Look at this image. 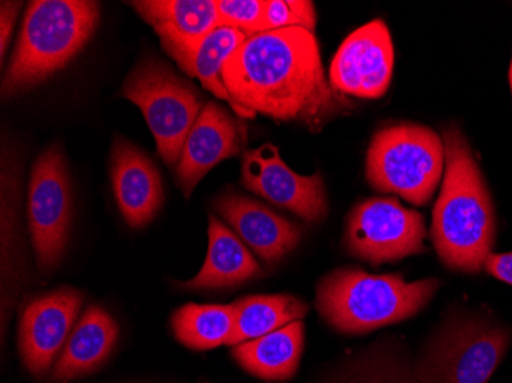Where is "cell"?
<instances>
[{
    "label": "cell",
    "instance_id": "ac0fdd59",
    "mask_svg": "<svg viewBox=\"0 0 512 383\" xmlns=\"http://www.w3.org/2000/svg\"><path fill=\"white\" fill-rule=\"evenodd\" d=\"M209 249L198 275L183 287L191 290L229 289L249 279L263 275L260 264L253 258L240 236L223 221L209 217Z\"/></svg>",
    "mask_w": 512,
    "mask_h": 383
},
{
    "label": "cell",
    "instance_id": "603a6c76",
    "mask_svg": "<svg viewBox=\"0 0 512 383\" xmlns=\"http://www.w3.org/2000/svg\"><path fill=\"white\" fill-rule=\"evenodd\" d=\"M338 383H419V380L396 357L375 353L352 365Z\"/></svg>",
    "mask_w": 512,
    "mask_h": 383
},
{
    "label": "cell",
    "instance_id": "4316f807",
    "mask_svg": "<svg viewBox=\"0 0 512 383\" xmlns=\"http://www.w3.org/2000/svg\"><path fill=\"white\" fill-rule=\"evenodd\" d=\"M486 272L499 281L512 285V252L491 253L485 261Z\"/></svg>",
    "mask_w": 512,
    "mask_h": 383
},
{
    "label": "cell",
    "instance_id": "3957f363",
    "mask_svg": "<svg viewBox=\"0 0 512 383\" xmlns=\"http://www.w3.org/2000/svg\"><path fill=\"white\" fill-rule=\"evenodd\" d=\"M99 22V2H30L2 82L5 97L28 91L65 68L94 36Z\"/></svg>",
    "mask_w": 512,
    "mask_h": 383
},
{
    "label": "cell",
    "instance_id": "52a82bcc",
    "mask_svg": "<svg viewBox=\"0 0 512 383\" xmlns=\"http://www.w3.org/2000/svg\"><path fill=\"white\" fill-rule=\"evenodd\" d=\"M511 334L480 318H453L417 364L419 383H488L508 350Z\"/></svg>",
    "mask_w": 512,
    "mask_h": 383
},
{
    "label": "cell",
    "instance_id": "e0dca14e",
    "mask_svg": "<svg viewBox=\"0 0 512 383\" xmlns=\"http://www.w3.org/2000/svg\"><path fill=\"white\" fill-rule=\"evenodd\" d=\"M119 339V325L108 311L91 305L74 327L53 370L56 382H69L102 367Z\"/></svg>",
    "mask_w": 512,
    "mask_h": 383
},
{
    "label": "cell",
    "instance_id": "cb8c5ba5",
    "mask_svg": "<svg viewBox=\"0 0 512 383\" xmlns=\"http://www.w3.org/2000/svg\"><path fill=\"white\" fill-rule=\"evenodd\" d=\"M286 28H304L315 31V5L309 0H267L260 31L286 30Z\"/></svg>",
    "mask_w": 512,
    "mask_h": 383
},
{
    "label": "cell",
    "instance_id": "484cf974",
    "mask_svg": "<svg viewBox=\"0 0 512 383\" xmlns=\"http://www.w3.org/2000/svg\"><path fill=\"white\" fill-rule=\"evenodd\" d=\"M20 8H22L20 2H2L0 5V53H2L0 57L2 59L7 54L8 42L13 34L14 23Z\"/></svg>",
    "mask_w": 512,
    "mask_h": 383
},
{
    "label": "cell",
    "instance_id": "8fae6325",
    "mask_svg": "<svg viewBox=\"0 0 512 383\" xmlns=\"http://www.w3.org/2000/svg\"><path fill=\"white\" fill-rule=\"evenodd\" d=\"M394 48L384 20H371L339 46L330 65V86L342 95L381 99L393 77Z\"/></svg>",
    "mask_w": 512,
    "mask_h": 383
},
{
    "label": "cell",
    "instance_id": "30bf717a",
    "mask_svg": "<svg viewBox=\"0 0 512 383\" xmlns=\"http://www.w3.org/2000/svg\"><path fill=\"white\" fill-rule=\"evenodd\" d=\"M241 181L253 194L309 223H319L329 212L321 175L296 174L284 163L278 148L270 143L243 155Z\"/></svg>",
    "mask_w": 512,
    "mask_h": 383
},
{
    "label": "cell",
    "instance_id": "ba28073f",
    "mask_svg": "<svg viewBox=\"0 0 512 383\" xmlns=\"http://www.w3.org/2000/svg\"><path fill=\"white\" fill-rule=\"evenodd\" d=\"M28 221L37 266L51 272L62 261L73 221V189L59 146L46 149L33 164Z\"/></svg>",
    "mask_w": 512,
    "mask_h": 383
},
{
    "label": "cell",
    "instance_id": "7402d4cb",
    "mask_svg": "<svg viewBox=\"0 0 512 383\" xmlns=\"http://www.w3.org/2000/svg\"><path fill=\"white\" fill-rule=\"evenodd\" d=\"M247 37L249 36L243 31L218 25L201 40L197 50L192 54L188 69L184 71L189 77L200 80L203 88L211 91L215 97L229 103L234 111V100L223 82V68L229 57L243 45Z\"/></svg>",
    "mask_w": 512,
    "mask_h": 383
},
{
    "label": "cell",
    "instance_id": "44dd1931",
    "mask_svg": "<svg viewBox=\"0 0 512 383\" xmlns=\"http://www.w3.org/2000/svg\"><path fill=\"white\" fill-rule=\"evenodd\" d=\"M171 324L178 342L192 350L229 345L235 331L234 304H186L175 311Z\"/></svg>",
    "mask_w": 512,
    "mask_h": 383
},
{
    "label": "cell",
    "instance_id": "8992f818",
    "mask_svg": "<svg viewBox=\"0 0 512 383\" xmlns=\"http://www.w3.org/2000/svg\"><path fill=\"white\" fill-rule=\"evenodd\" d=\"M120 97L142 109L158 155L177 169L186 138L206 105L198 89L165 62L146 57L126 77Z\"/></svg>",
    "mask_w": 512,
    "mask_h": 383
},
{
    "label": "cell",
    "instance_id": "4fadbf2b",
    "mask_svg": "<svg viewBox=\"0 0 512 383\" xmlns=\"http://www.w3.org/2000/svg\"><path fill=\"white\" fill-rule=\"evenodd\" d=\"M246 143L243 120L218 103L206 102L186 138L175 169V180L184 197H191L198 183L217 164L241 154Z\"/></svg>",
    "mask_w": 512,
    "mask_h": 383
},
{
    "label": "cell",
    "instance_id": "7a4b0ae2",
    "mask_svg": "<svg viewBox=\"0 0 512 383\" xmlns=\"http://www.w3.org/2000/svg\"><path fill=\"white\" fill-rule=\"evenodd\" d=\"M442 141L445 174L433 212L434 247L448 269L479 273L496 241L493 198L460 129H445Z\"/></svg>",
    "mask_w": 512,
    "mask_h": 383
},
{
    "label": "cell",
    "instance_id": "83f0119b",
    "mask_svg": "<svg viewBox=\"0 0 512 383\" xmlns=\"http://www.w3.org/2000/svg\"><path fill=\"white\" fill-rule=\"evenodd\" d=\"M509 86H511V94H512V60H511V68H509Z\"/></svg>",
    "mask_w": 512,
    "mask_h": 383
},
{
    "label": "cell",
    "instance_id": "5bb4252c",
    "mask_svg": "<svg viewBox=\"0 0 512 383\" xmlns=\"http://www.w3.org/2000/svg\"><path fill=\"white\" fill-rule=\"evenodd\" d=\"M131 5L183 71L201 40L220 25L217 0H143Z\"/></svg>",
    "mask_w": 512,
    "mask_h": 383
},
{
    "label": "cell",
    "instance_id": "7c38bea8",
    "mask_svg": "<svg viewBox=\"0 0 512 383\" xmlns=\"http://www.w3.org/2000/svg\"><path fill=\"white\" fill-rule=\"evenodd\" d=\"M82 304V293L66 287L33 299L23 308L19 351L23 365L33 376L48 373L76 327Z\"/></svg>",
    "mask_w": 512,
    "mask_h": 383
},
{
    "label": "cell",
    "instance_id": "6da1fadb",
    "mask_svg": "<svg viewBox=\"0 0 512 383\" xmlns=\"http://www.w3.org/2000/svg\"><path fill=\"white\" fill-rule=\"evenodd\" d=\"M223 82L240 118L261 114L318 132L350 109L325 76L315 33L304 28L247 37L224 65Z\"/></svg>",
    "mask_w": 512,
    "mask_h": 383
},
{
    "label": "cell",
    "instance_id": "9a60e30c",
    "mask_svg": "<svg viewBox=\"0 0 512 383\" xmlns=\"http://www.w3.org/2000/svg\"><path fill=\"white\" fill-rule=\"evenodd\" d=\"M111 180L115 201L126 223L134 229L148 226L165 203L163 181L151 158L126 138H115Z\"/></svg>",
    "mask_w": 512,
    "mask_h": 383
},
{
    "label": "cell",
    "instance_id": "d6986e66",
    "mask_svg": "<svg viewBox=\"0 0 512 383\" xmlns=\"http://www.w3.org/2000/svg\"><path fill=\"white\" fill-rule=\"evenodd\" d=\"M306 328L292 322L273 333L232 347L235 361L253 376L264 380H287L295 376L304 348Z\"/></svg>",
    "mask_w": 512,
    "mask_h": 383
},
{
    "label": "cell",
    "instance_id": "277c9868",
    "mask_svg": "<svg viewBox=\"0 0 512 383\" xmlns=\"http://www.w3.org/2000/svg\"><path fill=\"white\" fill-rule=\"evenodd\" d=\"M437 289V279L407 282L401 275L338 269L319 282L316 307L341 333L362 334L413 318Z\"/></svg>",
    "mask_w": 512,
    "mask_h": 383
},
{
    "label": "cell",
    "instance_id": "5b68a950",
    "mask_svg": "<svg viewBox=\"0 0 512 383\" xmlns=\"http://www.w3.org/2000/svg\"><path fill=\"white\" fill-rule=\"evenodd\" d=\"M444 174V141L428 126L399 123L379 129L371 138L365 177L381 194L427 206Z\"/></svg>",
    "mask_w": 512,
    "mask_h": 383
},
{
    "label": "cell",
    "instance_id": "ffe728a7",
    "mask_svg": "<svg viewBox=\"0 0 512 383\" xmlns=\"http://www.w3.org/2000/svg\"><path fill=\"white\" fill-rule=\"evenodd\" d=\"M235 331L229 347L253 341L292 322L301 321L309 313V305L296 296L256 295L234 302Z\"/></svg>",
    "mask_w": 512,
    "mask_h": 383
},
{
    "label": "cell",
    "instance_id": "d4e9b609",
    "mask_svg": "<svg viewBox=\"0 0 512 383\" xmlns=\"http://www.w3.org/2000/svg\"><path fill=\"white\" fill-rule=\"evenodd\" d=\"M266 4V0H217L220 25L252 36L260 31Z\"/></svg>",
    "mask_w": 512,
    "mask_h": 383
},
{
    "label": "cell",
    "instance_id": "2e32d148",
    "mask_svg": "<svg viewBox=\"0 0 512 383\" xmlns=\"http://www.w3.org/2000/svg\"><path fill=\"white\" fill-rule=\"evenodd\" d=\"M215 209L241 241L269 264L283 259L301 241L302 232L295 223L250 198L229 192L218 198Z\"/></svg>",
    "mask_w": 512,
    "mask_h": 383
},
{
    "label": "cell",
    "instance_id": "9c48e42d",
    "mask_svg": "<svg viewBox=\"0 0 512 383\" xmlns=\"http://www.w3.org/2000/svg\"><path fill=\"white\" fill-rule=\"evenodd\" d=\"M424 217L396 198H370L348 215L345 246L373 266L399 261L425 250Z\"/></svg>",
    "mask_w": 512,
    "mask_h": 383
}]
</instances>
